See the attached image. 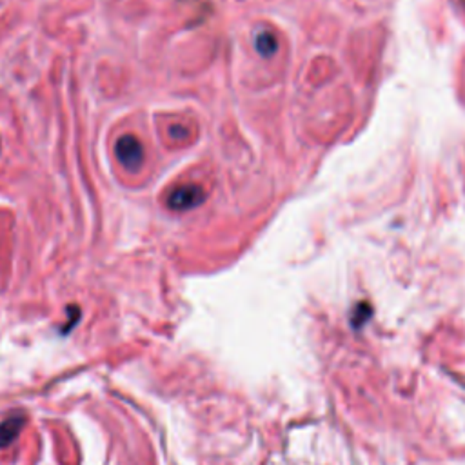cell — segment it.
I'll list each match as a JSON object with an SVG mask.
<instances>
[{
    "label": "cell",
    "mask_w": 465,
    "mask_h": 465,
    "mask_svg": "<svg viewBox=\"0 0 465 465\" xmlns=\"http://www.w3.org/2000/svg\"><path fill=\"white\" fill-rule=\"evenodd\" d=\"M206 191L199 184H184L167 195V208L173 211H189L206 202Z\"/></svg>",
    "instance_id": "cell-1"
},
{
    "label": "cell",
    "mask_w": 465,
    "mask_h": 465,
    "mask_svg": "<svg viewBox=\"0 0 465 465\" xmlns=\"http://www.w3.org/2000/svg\"><path fill=\"white\" fill-rule=\"evenodd\" d=\"M114 155L129 171H136L144 162V146L135 135H124L114 144Z\"/></svg>",
    "instance_id": "cell-2"
},
{
    "label": "cell",
    "mask_w": 465,
    "mask_h": 465,
    "mask_svg": "<svg viewBox=\"0 0 465 465\" xmlns=\"http://www.w3.org/2000/svg\"><path fill=\"white\" fill-rule=\"evenodd\" d=\"M22 425H24V416L20 413H13L11 416L0 423V447L9 445L11 442H15V438L20 432Z\"/></svg>",
    "instance_id": "cell-3"
},
{
    "label": "cell",
    "mask_w": 465,
    "mask_h": 465,
    "mask_svg": "<svg viewBox=\"0 0 465 465\" xmlns=\"http://www.w3.org/2000/svg\"><path fill=\"white\" fill-rule=\"evenodd\" d=\"M254 47L262 57H269L273 55L278 47V42H276L275 35L269 33V31H262V33H258L257 38H254Z\"/></svg>",
    "instance_id": "cell-4"
},
{
    "label": "cell",
    "mask_w": 465,
    "mask_h": 465,
    "mask_svg": "<svg viewBox=\"0 0 465 465\" xmlns=\"http://www.w3.org/2000/svg\"><path fill=\"white\" fill-rule=\"evenodd\" d=\"M170 133L173 139H187V129L186 127L180 126V124H177V126H171Z\"/></svg>",
    "instance_id": "cell-5"
}]
</instances>
